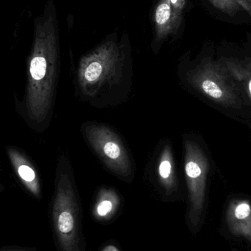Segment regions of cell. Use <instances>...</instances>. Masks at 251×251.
I'll use <instances>...</instances> for the list:
<instances>
[{
	"instance_id": "cell-5",
	"label": "cell",
	"mask_w": 251,
	"mask_h": 251,
	"mask_svg": "<svg viewBox=\"0 0 251 251\" xmlns=\"http://www.w3.org/2000/svg\"><path fill=\"white\" fill-rule=\"evenodd\" d=\"M84 138L104 166L125 181L134 178V165L119 134L109 126L85 122L81 126Z\"/></svg>"
},
{
	"instance_id": "cell-6",
	"label": "cell",
	"mask_w": 251,
	"mask_h": 251,
	"mask_svg": "<svg viewBox=\"0 0 251 251\" xmlns=\"http://www.w3.org/2000/svg\"><path fill=\"white\" fill-rule=\"evenodd\" d=\"M183 147L184 174L190 201V218L193 225L197 226L204 209L209 159L202 146L190 136L183 137Z\"/></svg>"
},
{
	"instance_id": "cell-7",
	"label": "cell",
	"mask_w": 251,
	"mask_h": 251,
	"mask_svg": "<svg viewBox=\"0 0 251 251\" xmlns=\"http://www.w3.org/2000/svg\"><path fill=\"white\" fill-rule=\"evenodd\" d=\"M151 171L158 184L167 196H171L178 190V178L175 156L170 142H164L156 151Z\"/></svg>"
},
{
	"instance_id": "cell-12",
	"label": "cell",
	"mask_w": 251,
	"mask_h": 251,
	"mask_svg": "<svg viewBox=\"0 0 251 251\" xmlns=\"http://www.w3.org/2000/svg\"><path fill=\"white\" fill-rule=\"evenodd\" d=\"M117 200L115 192L104 190L101 191L100 201L97 206V213L100 217H105L113 212L114 202Z\"/></svg>"
},
{
	"instance_id": "cell-8",
	"label": "cell",
	"mask_w": 251,
	"mask_h": 251,
	"mask_svg": "<svg viewBox=\"0 0 251 251\" xmlns=\"http://www.w3.org/2000/svg\"><path fill=\"white\" fill-rule=\"evenodd\" d=\"M226 221L230 232L251 242V204L249 201H231L226 212Z\"/></svg>"
},
{
	"instance_id": "cell-11",
	"label": "cell",
	"mask_w": 251,
	"mask_h": 251,
	"mask_svg": "<svg viewBox=\"0 0 251 251\" xmlns=\"http://www.w3.org/2000/svg\"><path fill=\"white\" fill-rule=\"evenodd\" d=\"M222 62L238 81L251 101V61L241 63L230 59H223Z\"/></svg>"
},
{
	"instance_id": "cell-1",
	"label": "cell",
	"mask_w": 251,
	"mask_h": 251,
	"mask_svg": "<svg viewBox=\"0 0 251 251\" xmlns=\"http://www.w3.org/2000/svg\"><path fill=\"white\" fill-rule=\"evenodd\" d=\"M133 66L128 40L107 37L78 63L75 88L79 100L95 108L114 107L131 94Z\"/></svg>"
},
{
	"instance_id": "cell-3",
	"label": "cell",
	"mask_w": 251,
	"mask_h": 251,
	"mask_svg": "<svg viewBox=\"0 0 251 251\" xmlns=\"http://www.w3.org/2000/svg\"><path fill=\"white\" fill-rule=\"evenodd\" d=\"M178 78L201 95L226 107L240 109L243 89L222 61L209 57L189 68H179Z\"/></svg>"
},
{
	"instance_id": "cell-10",
	"label": "cell",
	"mask_w": 251,
	"mask_h": 251,
	"mask_svg": "<svg viewBox=\"0 0 251 251\" xmlns=\"http://www.w3.org/2000/svg\"><path fill=\"white\" fill-rule=\"evenodd\" d=\"M8 154L16 174L22 182L36 196H40L39 181L38 176L29 161L18 151L8 149Z\"/></svg>"
},
{
	"instance_id": "cell-9",
	"label": "cell",
	"mask_w": 251,
	"mask_h": 251,
	"mask_svg": "<svg viewBox=\"0 0 251 251\" xmlns=\"http://www.w3.org/2000/svg\"><path fill=\"white\" fill-rule=\"evenodd\" d=\"M153 19L155 36L152 47L153 51H156V47L160 46L166 38L175 35L178 30L174 21L169 0H159L155 9Z\"/></svg>"
},
{
	"instance_id": "cell-13",
	"label": "cell",
	"mask_w": 251,
	"mask_h": 251,
	"mask_svg": "<svg viewBox=\"0 0 251 251\" xmlns=\"http://www.w3.org/2000/svg\"><path fill=\"white\" fill-rule=\"evenodd\" d=\"M218 10L226 14L234 16L240 10V7L234 0H209Z\"/></svg>"
},
{
	"instance_id": "cell-2",
	"label": "cell",
	"mask_w": 251,
	"mask_h": 251,
	"mask_svg": "<svg viewBox=\"0 0 251 251\" xmlns=\"http://www.w3.org/2000/svg\"><path fill=\"white\" fill-rule=\"evenodd\" d=\"M60 29L54 0H47L33 21V41L29 57L26 91L28 116L38 125L48 122L52 112L60 66Z\"/></svg>"
},
{
	"instance_id": "cell-17",
	"label": "cell",
	"mask_w": 251,
	"mask_h": 251,
	"mask_svg": "<svg viewBox=\"0 0 251 251\" xmlns=\"http://www.w3.org/2000/svg\"><path fill=\"white\" fill-rule=\"evenodd\" d=\"M29 251L25 250V249H13V250H11V249H10V250H4V251Z\"/></svg>"
},
{
	"instance_id": "cell-15",
	"label": "cell",
	"mask_w": 251,
	"mask_h": 251,
	"mask_svg": "<svg viewBox=\"0 0 251 251\" xmlns=\"http://www.w3.org/2000/svg\"><path fill=\"white\" fill-rule=\"evenodd\" d=\"M234 1L251 16V0H234Z\"/></svg>"
},
{
	"instance_id": "cell-14",
	"label": "cell",
	"mask_w": 251,
	"mask_h": 251,
	"mask_svg": "<svg viewBox=\"0 0 251 251\" xmlns=\"http://www.w3.org/2000/svg\"><path fill=\"white\" fill-rule=\"evenodd\" d=\"M176 25L179 29L182 20V13L185 7L186 0H169Z\"/></svg>"
},
{
	"instance_id": "cell-16",
	"label": "cell",
	"mask_w": 251,
	"mask_h": 251,
	"mask_svg": "<svg viewBox=\"0 0 251 251\" xmlns=\"http://www.w3.org/2000/svg\"><path fill=\"white\" fill-rule=\"evenodd\" d=\"M103 251H119L117 249H116L115 246H107V247L105 248V249L103 250Z\"/></svg>"
},
{
	"instance_id": "cell-4",
	"label": "cell",
	"mask_w": 251,
	"mask_h": 251,
	"mask_svg": "<svg viewBox=\"0 0 251 251\" xmlns=\"http://www.w3.org/2000/svg\"><path fill=\"white\" fill-rule=\"evenodd\" d=\"M56 232L63 251L79 250V205L70 162L62 156L57 165L53 206Z\"/></svg>"
}]
</instances>
